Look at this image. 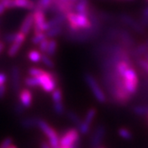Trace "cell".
<instances>
[{
  "label": "cell",
  "instance_id": "1",
  "mask_svg": "<svg viewBox=\"0 0 148 148\" xmlns=\"http://www.w3.org/2000/svg\"><path fill=\"white\" fill-rule=\"evenodd\" d=\"M123 80V84L127 90V93L130 95H134L137 90H138V74L136 73L135 69L132 68V66L129 67L125 71V73L121 77Z\"/></svg>",
  "mask_w": 148,
  "mask_h": 148
},
{
  "label": "cell",
  "instance_id": "2",
  "mask_svg": "<svg viewBox=\"0 0 148 148\" xmlns=\"http://www.w3.org/2000/svg\"><path fill=\"white\" fill-rule=\"evenodd\" d=\"M37 127H39L45 135L49 139V144L51 148H58L60 147L59 145V138L58 136L57 132L51 127L47 122L44 119H39L38 120V125Z\"/></svg>",
  "mask_w": 148,
  "mask_h": 148
},
{
  "label": "cell",
  "instance_id": "3",
  "mask_svg": "<svg viewBox=\"0 0 148 148\" xmlns=\"http://www.w3.org/2000/svg\"><path fill=\"white\" fill-rule=\"evenodd\" d=\"M85 82H86L87 86H89V88L91 90L92 94L94 95L96 101H98L101 104H105L107 101V98L105 94V92L103 91L101 86L97 82V81L95 78L90 73L85 74Z\"/></svg>",
  "mask_w": 148,
  "mask_h": 148
},
{
  "label": "cell",
  "instance_id": "4",
  "mask_svg": "<svg viewBox=\"0 0 148 148\" xmlns=\"http://www.w3.org/2000/svg\"><path fill=\"white\" fill-rule=\"evenodd\" d=\"M39 80V86H40L45 92H52L57 88L58 80L55 74L45 71L40 76L36 77Z\"/></svg>",
  "mask_w": 148,
  "mask_h": 148
},
{
  "label": "cell",
  "instance_id": "5",
  "mask_svg": "<svg viewBox=\"0 0 148 148\" xmlns=\"http://www.w3.org/2000/svg\"><path fill=\"white\" fill-rule=\"evenodd\" d=\"M80 140V132L77 128H70L59 138V145L61 147H73L78 145Z\"/></svg>",
  "mask_w": 148,
  "mask_h": 148
},
{
  "label": "cell",
  "instance_id": "6",
  "mask_svg": "<svg viewBox=\"0 0 148 148\" xmlns=\"http://www.w3.org/2000/svg\"><path fill=\"white\" fill-rule=\"evenodd\" d=\"M34 32L39 33V32H46L49 30V27L48 24V21L45 19V12L42 10H37L36 9L34 13Z\"/></svg>",
  "mask_w": 148,
  "mask_h": 148
},
{
  "label": "cell",
  "instance_id": "7",
  "mask_svg": "<svg viewBox=\"0 0 148 148\" xmlns=\"http://www.w3.org/2000/svg\"><path fill=\"white\" fill-rule=\"evenodd\" d=\"M106 134V128L103 124H100L95 127L94 132L90 137V147L97 148L102 146L103 141Z\"/></svg>",
  "mask_w": 148,
  "mask_h": 148
},
{
  "label": "cell",
  "instance_id": "8",
  "mask_svg": "<svg viewBox=\"0 0 148 148\" xmlns=\"http://www.w3.org/2000/svg\"><path fill=\"white\" fill-rule=\"evenodd\" d=\"M26 35L21 33V32H18L17 33V36H16V40L13 43H12V45L10 48L8 49V56L10 57H14L16 55L17 52L19 51V49H21V45H23V43L26 40Z\"/></svg>",
  "mask_w": 148,
  "mask_h": 148
},
{
  "label": "cell",
  "instance_id": "9",
  "mask_svg": "<svg viewBox=\"0 0 148 148\" xmlns=\"http://www.w3.org/2000/svg\"><path fill=\"white\" fill-rule=\"evenodd\" d=\"M76 25L77 31L90 30L93 27V23L89 19L88 16L80 13H76Z\"/></svg>",
  "mask_w": 148,
  "mask_h": 148
},
{
  "label": "cell",
  "instance_id": "10",
  "mask_svg": "<svg viewBox=\"0 0 148 148\" xmlns=\"http://www.w3.org/2000/svg\"><path fill=\"white\" fill-rule=\"evenodd\" d=\"M24 8L27 10H35L36 3L32 0H10L9 8Z\"/></svg>",
  "mask_w": 148,
  "mask_h": 148
},
{
  "label": "cell",
  "instance_id": "11",
  "mask_svg": "<svg viewBox=\"0 0 148 148\" xmlns=\"http://www.w3.org/2000/svg\"><path fill=\"white\" fill-rule=\"evenodd\" d=\"M32 92L27 88L21 89L19 91V102L25 108H29L32 105Z\"/></svg>",
  "mask_w": 148,
  "mask_h": 148
},
{
  "label": "cell",
  "instance_id": "12",
  "mask_svg": "<svg viewBox=\"0 0 148 148\" xmlns=\"http://www.w3.org/2000/svg\"><path fill=\"white\" fill-rule=\"evenodd\" d=\"M12 75V86L14 91H18L20 89V85H21V74H20V70L19 69L14 66L12 69L11 72Z\"/></svg>",
  "mask_w": 148,
  "mask_h": 148
},
{
  "label": "cell",
  "instance_id": "13",
  "mask_svg": "<svg viewBox=\"0 0 148 148\" xmlns=\"http://www.w3.org/2000/svg\"><path fill=\"white\" fill-rule=\"evenodd\" d=\"M33 24H34V16H33V13H30L25 17L24 21L21 23L20 32L25 34L26 36L28 35L31 31V28L33 27Z\"/></svg>",
  "mask_w": 148,
  "mask_h": 148
},
{
  "label": "cell",
  "instance_id": "14",
  "mask_svg": "<svg viewBox=\"0 0 148 148\" xmlns=\"http://www.w3.org/2000/svg\"><path fill=\"white\" fill-rule=\"evenodd\" d=\"M74 9L77 12V13L84 14V15L88 16L90 14L89 1L88 0H77L75 4Z\"/></svg>",
  "mask_w": 148,
  "mask_h": 148
},
{
  "label": "cell",
  "instance_id": "15",
  "mask_svg": "<svg viewBox=\"0 0 148 148\" xmlns=\"http://www.w3.org/2000/svg\"><path fill=\"white\" fill-rule=\"evenodd\" d=\"M67 21L66 18V14L64 13H58L55 16H53V18H51L49 21H48L49 29L52 27H57V26H63L65 21Z\"/></svg>",
  "mask_w": 148,
  "mask_h": 148
},
{
  "label": "cell",
  "instance_id": "16",
  "mask_svg": "<svg viewBox=\"0 0 148 148\" xmlns=\"http://www.w3.org/2000/svg\"><path fill=\"white\" fill-rule=\"evenodd\" d=\"M38 120H39V118H36V117H27V118L22 119L20 123L22 127L26 129H29V128L37 127Z\"/></svg>",
  "mask_w": 148,
  "mask_h": 148
},
{
  "label": "cell",
  "instance_id": "17",
  "mask_svg": "<svg viewBox=\"0 0 148 148\" xmlns=\"http://www.w3.org/2000/svg\"><path fill=\"white\" fill-rule=\"evenodd\" d=\"M53 0H38L36 3V8L35 10H42L46 11L49 9V8L53 4Z\"/></svg>",
  "mask_w": 148,
  "mask_h": 148
},
{
  "label": "cell",
  "instance_id": "18",
  "mask_svg": "<svg viewBox=\"0 0 148 148\" xmlns=\"http://www.w3.org/2000/svg\"><path fill=\"white\" fill-rule=\"evenodd\" d=\"M96 114H97V111H96L95 108L92 107V108L89 109L87 110V112H86V115H85L83 122L86 123V124H88L89 126H90L91 123L94 121V119H95V116H96Z\"/></svg>",
  "mask_w": 148,
  "mask_h": 148
},
{
  "label": "cell",
  "instance_id": "19",
  "mask_svg": "<svg viewBox=\"0 0 148 148\" xmlns=\"http://www.w3.org/2000/svg\"><path fill=\"white\" fill-rule=\"evenodd\" d=\"M41 57H42V54L36 49H32L27 53L28 59L32 61V63H36V64L41 61Z\"/></svg>",
  "mask_w": 148,
  "mask_h": 148
},
{
  "label": "cell",
  "instance_id": "20",
  "mask_svg": "<svg viewBox=\"0 0 148 148\" xmlns=\"http://www.w3.org/2000/svg\"><path fill=\"white\" fill-rule=\"evenodd\" d=\"M57 47H58V43L54 40V39H51L49 41V45H48L47 50H46V54L48 56L51 57L53 56L56 51H57Z\"/></svg>",
  "mask_w": 148,
  "mask_h": 148
},
{
  "label": "cell",
  "instance_id": "21",
  "mask_svg": "<svg viewBox=\"0 0 148 148\" xmlns=\"http://www.w3.org/2000/svg\"><path fill=\"white\" fill-rule=\"evenodd\" d=\"M67 116L69 118V120L72 122L73 123H74L77 127H78L81 124V123L82 122V120L81 119V118L73 111H69L67 113Z\"/></svg>",
  "mask_w": 148,
  "mask_h": 148
},
{
  "label": "cell",
  "instance_id": "22",
  "mask_svg": "<svg viewBox=\"0 0 148 148\" xmlns=\"http://www.w3.org/2000/svg\"><path fill=\"white\" fill-rule=\"evenodd\" d=\"M62 31H63L62 26H57V27H52L49 30H48L47 32H45V34H46L48 38H53V37H55L58 36V35H60Z\"/></svg>",
  "mask_w": 148,
  "mask_h": 148
},
{
  "label": "cell",
  "instance_id": "23",
  "mask_svg": "<svg viewBox=\"0 0 148 148\" xmlns=\"http://www.w3.org/2000/svg\"><path fill=\"white\" fill-rule=\"evenodd\" d=\"M48 38L45 32H39V33H35L34 36L32 38V42L34 45H39L45 39Z\"/></svg>",
  "mask_w": 148,
  "mask_h": 148
},
{
  "label": "cell",
  "instance_id": "24",
  "mask_svg": "<svg viewBox=\"0 0 148 148\" xmlns=\"http://www.w3.org/2000/svg\"><path fill=\"white\" fill-rule=\"evenodd\" d=\"M52 100L53 103L63 102V92L60 88L57 87L55 90L52 91Z\"/></svg>",
  "mask_w": 148,
  "mask_h": 148
},
{
  "label": "cell",
  "instance_id": "25",
  "mask_svg": "<svg viewBox=\"0 0 148 148\" xmlns=\"http://www.w3.org/2000/svg\"><path fill=\"white\" fill-rule=\"evenodd\" d=\"M118 134L119 137L125 140H131L132 138V133L125 127H120L118 130Z\"/></svg>",
  "mask_w": 148,
  "mask_h": 148
},
{
  "label": "cell",
  "instance_id": "26",
  "mask_svg": "<svg viewBox=\"0 0 148 148\" xmlns=\"http://www.w3.org/2000/svg\"><path fill=\"white\" fill-rule=\"evenodd\" d=\"M132 111H133L137 115H147L148 106H136L132 108Z\"/></svg>",
  "mask_w": 148,
  "mask_h": 148
},
{
  "label": "cell",
  "instance_id": "27",
  "mask_svg": "<svg viewBox=\"0 0 148 148\" xmlns=\"http://www.w3.org/2000/svg\"><path fill=\"white\" fill-rule=\"evenodd\" d=\"M122 19L123 20V21H124V22H126L127 24H128L130 27L135 28V30H138V31L141 30V26H140L138 23H137L136 21H134L132 18H131L130 16H122Z\"/></svg>",
  "mask_w": 148,
  "mask_h": 148
},
{
  "label": "cell",
  "instance_id": "28",
  "mask_svg": "<svg viewBox=\"0 0 148 148\" xmlns=\"http://www.w3.org/2000/svg\"><path fill=\"white\" fill-rule=\"evenodd\" d=\"M25 84L28 87H36L39 86V80L36 77H28L25 79Z\"/></svg>",
  "mask_w": 148,
  "mask_h": 148
},
{
  "label": "cell",
  "instance_id": "29",
  "mask_svg": "<svg viewBox=\"0 0 148 148\" xmlns=\"http://www.w3.org/2000/svg\"><path fill=\"white\" fill-rule=\"evenodd\" d=\"M53 109L54 113L58 115H62L64 114L65 108L63 102H58V103H53Z\"/></svg>",
  "mask_w": 148,
  "mask_h": 148
},
{
  "label": "cell",
  "instance_id": "30",
  "mask_svg": "<svg viewBox=\"0 0 148 148\" xmlns=\"http://www.w3.org/2000/svg\"><path fill=\"white\" fill-rule=\"evenodd\" d=\"M41 61L43 62V64H45L46 67H48L49 69H53V68H54V66H55L53 60L50 58L49 56H48L46 53H43L42 54Z\"/></svg>",
  "mask_w": 148,
  "mask_h": 148
},
{
  "label": "cell",
  "instance_id": "31",
  "mask_svg": "<svg viewBox=\"0 0 148 148\" xmlns=\"http://www.w3.org/2000/svg\"><path fill=\"white\" fill-rule=\"evenodd\" d=\"M45 72V70L39 68H31L28 71V73L31 77H39Z\"/></svg>",
  "mask_w": 148,
  "mask_h": 148
},
{
  "label": "cell",
  "instance_id": "32",
  "mask_svg": "<svg viewBox=\"0 0 148 148\" xmlns=\"http://www.w3.org/2000/svg\"><path fill=\"white\" fill-rule=\"evenodd\" d=\"M49 38H46V39H45L44 40H42L41 42L39 44V49H40V51L41 53H46L48 45H49Z\"/></svg>",
  "mask_w": 148,
  "mask_h": 148
},
{
  "label": "cell",
  "instance_id": "33",
  "mask_svg": "<svg viewBox=\"0 0 148 148\" xmlns=\"http://www.w3.org/2000/svg\"><path fill=\"white\" fill-rule=\"evenodd\" d=\"M9 3L10 0H1L0 2V15H2L6 9L9 8Z\"/></svg>",
  "mask_w": 148,
  "mask_h": 148
},
{
  "label": "cell",
  "instance_id": "34",
  "mask_svg": "<svg viewBox=\"0 0 148 148\" xmlns=\"http://www.w3.org/2000/svg\"><path fill=\"white\" fill-rule=\"evenodd\" d=\"M12 143H13V140L10 137L4 138L0 144V148H8L12 144Z\"/></svg>",
  "mask_w": 148,
  "mask_h": 148
},
{
  "label": "cell",
  "instance_id": "35",
  "mask_svg": "<svg viewBox=\"0 0 148 148\" xmlns=\"http://www.w3.org/2000/svg\"><path fill=\"white\" fill-rule=\"evenodd\" d=\"M24 111H25V107L22 106L20 102L16 103L15 106H14V112H15V114H17V115H21V114H23Z\"/></svg>",
  "mask_w": 148,
  "mask_h": 148
},
{
  "label": "cell",
  "instance_id": "36",
  "mask_svg": "<svg viewBox=\"0 0 148 148\" xmlns=\"http://www.w3.org/2000/svg\"><path fill=\"white\" fill-rule=\"evenodd\" d=\"M17 33H11V34H8L6 35L4 37V40L7 43H13L16 40Z\"/></svg>",
  "mask_w": 148,
  "mask_h": 148
},
{
  "label": "cell",
  "instance_id": "37",
  "mask_svg": "<svg viewBox=\"0 0 148 148\" xmlns=\"http://www.w3.org/2000/svg\"><path fill=\"white\" fill-rule=\"evenodd\" d=\"M7 82V75L4 73H0V86L5 85Z\"/></svg>",
  "mask_w": 148,
  "mask_h": 148
},
{
  "label": "cell",
  "instance_id": "38",
  "mask_svg": "<svg viewBox=\"0 0 148 148\" xmlns=\"http://www.w3.org/2000/svg\"><path fill=\"white\" fill-rule=\"evenodd\" d=\"M6 90H7V87H6L5 85L0 86V100H2L3 98V96L6 93Z\"/></svg>",
  "mask_w": 148,
  "mask_h": 148
},
{
  "label": "cell",
  "instance_id": "39",
  "mask_svg": "<svg viewBox=\"0 0 148 148\" xmlns=\"http://www.w3.org/2000/svg\"><path fill=\"white\" fill-rule=\"evenodd\" d=\"M143 16H144V21L146 22V23H147L148 22V8H147L145 10L143 11Z\"/></svg>",
  "mask_w": 148,
  "mask_h": 148
},
{
  "label": "cell",
  "instance_id": "40",
  "mask_svg": "<svg viewBox=\"0 0 148 148\" xmlns=\"http://www.w3.org/2000/svg\"><path fill=\"white\" fill-rule=\"evenodd\" d=\"M41 148H51L49 143H41Z\"/></svg>",
  "mask_w": 148,
  "mask_h": 148
},
{
  "label": "cell",
  "instance_id": "41",
  "mask_svg": "<svg viewBox=\"0 0 148 148\" xmlns=\"http://www.w3.org/2000/svg\"><path fill=\"white\" fill-rule=\"evenodd\" d=\"M3 49H4V44L0 41V53L3 50Z\"/></svg>",
  "mask_w": 148,
  "mask_h": 148
},
{
  "label": "cell",
  "instance_id": "42",
  "mask_svg": "<svg viewBox=\"0 0 148 148\" xmlns=\"http://www.w3.org/2000/svg\"><path fill=\"white\" fill-rule=\"evenodd\" d=\"M8 148H17L16 147V146H15V145H13V144H12V145H11L10 147H9Z\"/></svg>",
  "mask_w": 148,
  "mask_h": 148
},
{
  "label": "cell",
  "instance_id": "43",
  "mask_svg": "<svg viewBox=\"0 0 148 148\" xmlns=\"http://www.w3.org/2000/svg\"><path fill=\"white\" fill-rule=\"evenodd\" d=\"M145 45H147V49H148V40H146V44H145Z\"/></svg>",
  "mask_w": 148,
  "mask_h": 148
},
{
  "label": "cell",
  "instance_id": "44",
  "mask_svg": "<svg viewBox=\"0 0 148 148\" xmlns=\"http://www.w3.org/2000/svg\"><path fill=\"white\" fill-rule=\"evenodd\" d=\"M97 148H106V147H103V146H101V147H97Z\"/></svg>",
  "mask_w": 148,
  "mask_h": 148
},
{
  "label": "cell",
  "instance_id": "45",
  "mask_svg": "<svg viewBox=\"0 0 148 148\" xmlns=\"http://www.w3.org/2000/svg\"><path fill=\"white\" fill-rule=\"evenodd\" d=\"M146 1H147V3H148V0H146Z\"/></svg>",
  "mask_w": 148,
  "mask_h": 148
},
{
  "label": "cell",
  "instance_id": "46",
  "mask_svg": "<svg viewBox=\"0 0 148 148\" xmlns=\"http://www.w3.org/2000/svg\"><path fill=\"white\" fill-rule=\"evenodd\" d=\"M147 116H148V114H147Z\"/></svg>",
  "mask_w": 148,
  "mask_h": 148
}]
</instances>
